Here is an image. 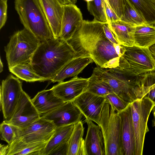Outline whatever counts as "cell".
<instances>
[{
  "label": "cell",
  "instance_id": "1",
  "mask_svg": "<svg viewBox=\"0 0 155 155\" xmlns=\"http://www.w3.org/2000/svg\"><path fill=\"white\" fill-rule=\"evenodd\" d=\"M104 23L94 20H83L67 42L78 55L91 57L97 66L116 68L119 65L120 57L105 35Z\"/></svg>",
  "mask_w": 155,
  "mask_h": 155
},
{
  "label": "cell",
  "instance_id": "2",
  "mask_svg": "<svg viewBox=\"0 0 155 155\" xmlns=\"http://www.w3.org/2000/svg\"><path fill=\"white\" fill-rule=\"evenodd\" d=\"M93 72L106 82L114 93L130 103L142 98L150 90L149 72L138 74L123 56L117 67L105 69L97 66Z\"/></svg>",
  "mask_w": 155,
  "mask_h": 155
},
{
  "label": "cell",
  "instance_id": "3",
  "mask_svg": "<svg viewBox=\"0 0 155 155\" xmlns=\"http://www.w3.org/2000/svg\"><path fill=\"white\" fill-rule=\"evenodd\" d=\"M78 56L67 41L54 38L41 42L30 63L38 74L51 81L67 63Z\"/></svg>",
  "mask_w": 155,
  "mask_h": 155
},
{
  "label": "cell",
  "instance_id": "4",
  "mask_svg": "<svg viewBox=\"0 0 155 155\" xmlns=\"http://www.w3.org/2000/svg\"><path fill=\"white\" fill-rule=\"evenodd\" d=\"M14 3L25 28L40 42L55 38L38 0H15Z\"/></svg>",
  "mask_w": 155,
  "mask_h": 155
},
{
  "label": "cell",
  "instance_id": "5",
  "mask_svg": "<svg viewBox=\"0 0 155 155\" xmlns=\"http://www.w3.org/2000/svg\"><path fill=\"white\" fill-rule=\"evenodd\" d=\"M40 41L25 28L15 32L5 47L8 68L31 63Z\"/></svg>",
  "mask_w": 155,
  "mask_h": 155
},
{
  "label": "cell",
  "instance_id": "6",
  "mask_svg": "<svg viewBox=\"0 0 155 155\" xmlns=\"http://www.w3.org/2000/svg\"><path fill=\"white\" fill-rule=\"evenodd\" d=\"M99 126L104 137L105 155H124L120 118L118 113L106 100Z\"/></svg>",
  "mask_w": 155,
  "mask_h": 155
},
{
  "label": "cell",
  "instance_id": "7",
  "mask_svg": "<svg viewBox=\"0 0 155 155\" xmlns=\"http://www.w3.org/2000/svg\"><path fill=\"white\" fill-rule=\"evenodd\" d=\"M154 105L151 100L146 97L131 103L135 136V155H143L145 135L149 131L148 119Z\"/></svg>",
  "mask_w": 155,
  "mask_h": 155
},
{
  "label": "cell",
  "instance_id": "8",
  "mask_svg": "<svg viewBox=\"0 0 155 155\" xmlns=\"http://www.w3.org/2000/svg\"><path fill=\"white\" fill-rule=\"evenodd\" d=\"M23 91L21 82L12 74L2 81L0 88V104L5 120L10 119Z\"/></svg>",
  "mask_w": 155,
  "mask_h": 155
},
{
  "label": "cell",
  "instance_id": "9",
  "mask_svg": "<svg viewBox=\"0 0 155 155\" xmlns=\"http://www.w3.org/2000/svg\"><path fill=\"white\" fill-rule=\"evenodd\" d=\"M124 47L122 56L137 74L140 75L155 71V59L149 48L135 46Z\"/></svg>",
  "mask_w": 155,
  "mask_h": 155
},
{
  "label": "cell",
  "instance_id": "10",
  "mask_svg": "<svg viewBox=\"0 0 155 155\" xmlns=\"http://www.w3.org/2000/svg\"><path fill=\"white\" fill-rule=\"evenodd\" d=\"M56 127L53 122L41 117L29 126L19 128L17 137L26 143L47 142Z\"/></svg>",
  "mask_w": 155,
  "mask_h": 155
},
{
  "label": "cell",
  "instance_id": "11",
  "mask_svg": "<svg viewBox=\"0 0 155 155\" xmlns=\"http://www.w3.org/2000/svg\"><path fill=\"white\" fill-rule=\"evenodd\" d=\"M41 117V114L34 105L31 99L23 91L11 117L9 120L5 121L21 128L29 126Z\"/></svg>",
  "mask_w": 155,
  "mask_h": 155
},
{
  "label": "cell",
  "instance_id": "12",
  "mask_svg": "<svg viewBox=\"0 0 155 155\" xmlns=\"http://www.w3.org/2000/svg\"><path fill=\"white\" fill-rule=\"evenodd\" d=\"M106 100L104 97L86 91L73 102L85 119L91 120L99 125L102 108Z\"/></svg>",
  "mask_w": 155,
  "mask_h": 155
},
{
  "label": "cell",
  "instance_id": "13",
  "mask_svg": "<svg viewBox=\"0 0 155 155\" xmlns=\"http://www.w3.org/2000/svg\"><path fill=\"white\" fill-rule=\"evenodd\" d=\"M83 115L73 101L65 102L52 111L41 115L58 127L75 124L81 120Z\"/></svg>",
  "mask_w": 155,
  "mask_h": 155
},
{
  "label": "cell",
  "instance_id": "14",
  "mask_svg": "<svg viewBox=\"0 0 155 155\" xmlns=\"http://www.w3.org/2000/svg\"><path fill=\"white\" fill-rule=\"evenodd\" d=\"M89 78L74 77L66 81H62L51 88L54 95L64 102L73 101L86 91Z\"/></svg>",
  "mask_w": 155,
  "mask_h": 155
},
{
  "label": "cell",
  "instance_id": "15",
  "mask_svg": "<svg viewBox=\"0 0 155 155\" xmlns=\"http://www.w3.org/2000/svg\"><path fill=\"white\" fill-rule=\"evenodd\" d=\"M63 13L59 38L67 41L70 39L83 21L82 12L75 4L63 5Z\"/></svg>",
  "mask_w": 155,
  "mask_h": 155
},
{
  "label": "cell",
  "instance_id": "16",
  "mask_svg": "<svg viewBox=\"0 0 155 155\" xmlns=\"http://www.w3.org/2000/svg\"><path fill=\"white\" fill-rule=\"evenodd\" d=\"M118 113L120 120L124 155H135V136L131 104L124 110Z\"/></svg>",
  "mask_w": 155,
  "mask_h": 155
},
{
  "label": "cell",
  "instance_id": "17",
  "mask_svg": "<svg viewBox=\"0 0 155 155\" xmlns=\"http://www.w3.org/2000/svg\"><path fill=\"white\" fill-rule=\"evenodd\" d=\"M87 125L84 139L86 155H105L104 142L100 126L93 121L85 119Z\"/></svg>",
  "mask_w": 155,
  "mask_h": 155
},
{
  "label": "cell",
  "instance_id": "18",
  "mask_svg": "<svg viewBox=\"0 0 155 155\" xmlns=\"http://www.w3.org/2000/svg\"><path fill=\"white\" fill-rule=\"evenodd\" d=\"M56 39L59 38L63 5L59 0H38Z\"/></svg>",
  "mask_w": 155,
  "mask_h": 155
},
{
  "label": "cell",
  "instance_id": "19",
  "mask_svg": "<svg viewBox=\"0 0 155 155\" xmlns=\"http://www.w3.org/2000/svg\"><path fill=\"white\" fill-rule=\"evenodd\" d=\"M93 61L89 57L78 56L67 63L51 80L53 83L63 81L65 79L75 77Z\"/></svg>",
  "mask_w": 155,
  "mask_h": 155
},
{
  "label": "cell",
  "instance_id": "20",
  "mask_svg": "<svg viewBox=\"0 0 155 155\" xmlns=\"http://www.w3.org/2000/svg\"><path fill=\"white\" fill-rule=\"evenodd\" d=\"M107 23L119 44L126 47L134 46L136 27L120 19Z\"/></svg>",
  "mask_w": 155,
  "mask_h": 155
},
{
  "label": "cell",
  "instance_id": "21",
  "mask_svg": "<svg viewBox=\"0 0 155 155\" xmlns=\"http://www.w3.org/2000/svg\"><path fill=\"white\" fill-rule=\"evenodd\" d=\"M31 100L41 115L52 111L65 102L56 96L51 88L38 92Z\"/></svg>",
  "mask_w": 155,
  "mask_h": 155
},
{
  "label": "cell",
  "instance_id": "22",
  "mask_svg": "<svg viewBox=\"0 0 155 155\" xmlns=\"http://www.w3.org/2000/svg\"><path fill=\"white\" fill-rule=\"evenodd\" d=\"M74 124L56 127L45 147L38 155H52L61 146L68 142L73 131Z\"/></svg>",
  "mask_w": 155,
  "mask_h": 155
},
{
  "label": "cell",
  "instance_id": "23",
  "mask_svg": "<svg viewBox=\"0 0 155 155\" xmlns=\"http://www.w3.org/2000/svg\"><path fill=\"white\" fill-rule=\"evenodd\" d=\"M47 142L26 143L17 137L8 145L7 155H38V152L45 147Z\"/></svg>",
  "mask_w": 155,
  "mask_h": 155
},
{
  "label": "cell",
  "instance_id": "24",
  "mask_svg": "<svg viewBox=\"0 0 155 155\" xmlns=\"http://www.w3.org/2000/svg\"><path fill=\"white\" fill-rule=\"evenodd\" d=\"M84 127L81 120L74 125V127L68 141L67 155H84L86 153L83 136Z\"/></svg>",
  "mask_w": 155,
  "mask_h": 155
},
{
  "label": "cell",
  "instance_id": "25",
  "mask_svg": "<svg viewBox=\"0 0 155 155\" xmlns=\"http://www.w3.org/2000/svg\"><path fill=\"white\" fill-rule=\"evenodd\" d=\"M134 46L149 48L155 44V25L147 22L136 27Z\"/></svg>",
  "mask_w": 155,
  "mask_h": 155
},
{
  "label": "cell",
  "instance_id": "26",
  "mask_svg": "<svg viewBox=\"0 0 155 155\" xmlns=\"http://www.w3.org/2000/svg\"><path fill=\"white\" fill-rule=\"evenodd\" d=\"M123 11L120 19L136 27L147 23L142 13L129 0H123Z\"/></svg>",
  "mask_w": 155,
  "mask_h": 155
},
{
  "label": "cell",
  "instance_id": "27",
  "mask_svg": "<svg viewBox=\"0 0 155 155\" xmlns=\"http://www.w3.org/2000/svg\"><path fill=\"white\" fill-rule=\"evenodd\" d=\"M9 71L18 78L28 82L44 81L47 80L38 74L30 63L19 64L9 68Z\"/></svg>",
  "mask_w": 155,
  "mask_h": 155
},
{
  "label": "cell",
  "instance_id": "28",
  "mask_svg": "<svg viewBox=\"0 0 155 155\" xmlns=\"http://www.w3.org/2000/svg\"><path fill=\"white\" fill-rule=\"evenodd\" d=\"M89 78L87 91L103 97L108 94L114 93L110 86L95 73L93 72Z\"/></svg>",
  "mask_w": 155,
  "mask_h": 155
},
{
  "label": "cell",
  "instance_id": "29",
  "mask_svg": "<svg viewBox=\"0 0 155 155\" xmlns=\"http://www.w3.org/2000/svg\"><path fill=\"white\" fill-rule=\"evenodd\" d=\"M142 13L147 22L155 25V5L150 0H129Z\"/></svg>",
  "mask_w": 155,
  "mask_h": 155
},
{
  "label": "cell",
  "instance_id": "30",
  "mask_svg": "<svg viewBox=\"0 0 155 155\" xmlns=\"http://www.w3.org/2000/svg\"><path fill=\"white\" fill-rule=\"evenodd\" d=\"M87 3L88 11L94 16V20L107 23L103 0H93Z\"/></svg>",
  "mask_w": 155,
  "mask_h": 155
},
{
  "label": "cell",
  "instance_id": "31",
  "mask_svg": "<svg viewBox=\"0 0 155 155\" xmlns=\"http://www.w3.org/2000/svg\"><path fill=\"white\" fill-rule=\"evenodd\" d=\"M19 128L4 120L0 126L1 140L11 143L17 137Z\"/></svg>",
  "mask_w": 155,
  "mask_h": 155
},
{
  "label": "cell",
  "instance_id": "32",
  "mask_svg": "<svg viewBox=\"0 0 155 155\" xmlns=\"http://www.w3.org/2000/svg\"><path fill=\"white\" fill-rule=\"evenodd\" d=\"M104 97L117 113L123 110L131 104L125 101L114 93L107 94Z\"/></svg>",
  "mask_w": 155,
  "mask_h": 155
},
{
  "label": "cell",
  "instance_id": "33",
  "mask_svg": "<svg viewBox=\"0 0 155 155\" xmlns=\"http://www.w3.org/2000/svg\"><path fill=\"white\" fill-rule=\"evenodd\" d=\"M104 6L107 23L117 21L120 19L111 7L108 0H103Z\"/></svg>",
  "mask_w": 155,
  "mask_h": 155
},
{
  "label": "cell",
  "instance_id": "34",
  "mask_svg": "<svg viewBox=\"0 0 155 155\" xmlns=\"http://www.w3.org/2000/svg\"><path fill=\"white\" fill-rule=\"evenodd\" d=\"M112 8L120 19L121 17L123 11V0H108Z\"/></svg>",
  "mask_w": 155,
  "mask_h": 155
},
{
  "label": "cell",
  "instance_id": "35",
  "mask_svg": "<svg viewBox=\"0 0 155 155\" xmlns=\"http://www.w3.org/2000/svg\"><path fill=\"white\" fill-rule=\"evenodd\" d=\"M7 2L0 0V29L4 26L7 18Z\"/></svg>",
  "mask_w": 155,
  "mask_h": 155
},
{
  "label": "cell",
  "instance_id": "36",
  "mask_svg": "<svg viewBox=\"0 0 155 155\" xmlns=\"http://www.w3.org/2000/svg\"><path fill=\"white\" fill-rule=\"evenodd\" d=\"M103 28L105 35L107 38L113 44H118L113 33L109 28L107 23H104Z\"/></svg>",
  "mask_w": 155,
  "mask_h": 155
},
{
  "label": "cell",
  "instance_id": "37",
  "mask_svg": "<svg viewBox=\"0 0 155 155\" xmlns=\"http://www.w3.org/2000/svg\"><path fill=\"white\" fill-rule=\"evenodd\" d=\"M68 150V142L58 148L52 155H67Z\"/></svg>",
  "mask_w": 155,
  "mask_h": 155
},
{
  "label": "cell",
  "instance_id": "38",
  "mask_svg": "<svg viewBox=\"0 0 155 155\" xmlns=\"http://www.w3.org/2000/svg\"><path fill=\"white\" fill-rule=\"evenodd\" d=\"M144 97L149 98L155 105V83L149 92Z\"/></svg>",
  "mask_w": 155,
  "mask_h": 155
},
{
  "label": "cell",
  "instance_id": "39",
  "mask_svg": "<svg viewBox=\"0 0 155 155\" xmlns=\"http://www.w3.org/2000/svg\"><path fill=\"white\" fill-rule=\"evenodd\" d=\"M8 145H0V155H7Z\"/></svg>",
  "mask_w": 155,
  "mask_h": 155
},
{
  "label": "cell",
  "instance_id": "40",
  "mask_svg": "<svg viewBox=\"0 0 155 155\" xmlns=\"http://www.w3.org/2000/svg\"><path fill=\"white\" fill-rule=\"evenodd\" d=\"M149 49L153 58L155 59V44L149 48Z\"/></svg>",
  "mask_w": 155,
  "mask_h": 155
},
{
  "label": "cell",
  "instance_id": "41",
  "mask_svg": "<svg viewBox=\"0 0 155 155\" xmlns=\"http://www.w3.org/2000/svg\"><path fill=\"white\" fill-rule=\"evenodd\" d=\"M152 110H153V113L154 116L153 119V125L155 127V105L153 107Z\"/></svg>",
  "mask_w": 155,
  "mask_h": 155
},
{
  "label": "cell",
  "instance_id": "42",
  "mask_svg": "<svg viewBox=\"0 0 155 155\" xmlns=\"http://www.w3.org/2000/svg\"><path fill=\"white\" fill-rule=\"evenodd\" d=\"M63 5L70 3L68 0H59Z\"/></svg>",
  "mask_w": 155,
  "mask_h": 155
},
{
  "label": "cell",
  "instance_id": "43",
  "mask_svg": "<svg viewBox=\"0 0 155 155\" xmlns=\"http://www.w3.org/2000/svg\"><path fill=\"white\" fill-rule=\"evenodd\" d=\"M0 72L1 73L3 69V64L1 61V59L0 58Z\"/></svg>",
  "mask_w": 155,
  "mask_h": 155
},
{
  "label": "cell",
  "instance_id": "44",
  "mask_svg": "<svg viewBox=\"0 0 155 155\" xmlns=\"http://www.w3.org/2000/svg\"><path fill=\"white\" fill-rule=\"evenodd\" d=\"M150 1L155 5V0H150Z\"/></svg>",
  "mask_w": 155,
  "mask_h": 155
},
{
  "label": "cell",
  "instance_id": "45",
  "mask_svg": "<svg viewBox=\"0 0 155 155\" xmlns=\"http://www.w3.org/2000/svg\"><path fill=\"white\" fill-rule=\"evenodd\" d=\"M86 2H89L91 1H92L93 0H84Z\"/></svg>",
  "mask_w": 155,
  "mask_h": 155
},
{
  "label": "cell",
  "instance_id": "46",
  "mask_svg": "<svg viewBox=\"0 0 155 155\" xmlns=\"http://www.w3.org/2000/svg\"><path fill=\"white\" fill-rule=\"evenodd\" d=\"M4 0V1H6V2H7V1H8V0Z\"/></svg>",
  "mask_w": 155,
  "mask_h": 155
}]
</instances>
